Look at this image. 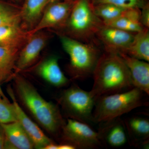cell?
Here are the masks:
<instances>
[{"label":"cell","mask_w":149,"mask_h":149,"mask_svg":"<svg viewBox=\"0 0 149 149\" xmlns=\"http://www.w3.org/2000/svg\"><path fill=\"white\" fill-rule=\"evenodd\" d=\"M7 92L12 100L17 121L19 123L34 144L35 149H44L49 144L54 142L48 138L41 128L27 116L18 104L13 90L10 86Z\"/></svg>","instance_id":"cell-11"},{"label":"cell","mask_w":149,"mask_h":149,"mask_svg":"<svg viewBox=\"0 0 149 149\" xmlns=\"http://www.w3.org/2000/svg\"><path fill=\"white\" fill-rule=\"evenodd\" d=\"M124 54L149 62V28L145 27L143 30L135 34L132 42Z\"/></svg>","instance_id":"cell-20"},{"label":"cell","mask_w":149,"mask_h":149,"mask_svg":"<svg viewBox=\"0 0 149 149\" xmlns=\"http://www.w3.org/2000/svg\"><path fill=\"white\" fill-rule=\"evenodd\" d=\"M31 35L22 29L20 25L0 27V46L21 49Z\"/></svg>","instance_id":"cell-18"},{"label":"cell","mask_w":149,"mask_h":149,"mask_svg":"<svg viewBox=\"0 0 149 149\" xmlns=\"http://www.w3.org/2000/svg\"><path fill=\"white\" fill-rule=\"evenodd\" d=\"M103 22L93 10L91 0H76L61 34L83 42L95 44V37Z\"/></svg>","instance_id":"cell-4"},{"label":"cell","mask_w":149,"mask_h":149,"mask_svg":"<svg viewBox=\"0 0 149 149\" xmlns=\"http://www.w3.org/2000/svg\"><path fill=\"white\" fill-rule=\"evenodd\" d=\"M136 33L104 24L97 32L96 37L103 44L105 52L118 54L125 53Z\"/></svg>","instance_id":"cell-10"},{"label":"cell","mask_w":149,"mask_h":149,"mask_svg":"<svg viewBox=\"0 0 149 149\" xmlns=\"http://www.w3.org/2000/svg\"><path fill=\"white\" fill-rule=\"evenodd\" d=\"M20 8L0 1V27L20 25Z\"/></svg>","instance_id":"cell-21"},{"label":"cell","mask_w":149,"mask_h":149,"mask_svg":"<svg viewBox=\"0 0 149 149\" xmlns=\"http://www.w3.org/2000/svg\"><path fill=\"white\" fill-rule=\"evenodd\" d=\"M103 23L106 26L115 27L132 33H137L145 28L140 22L123 16L110 21L104 22Z\"/></svg>","instance_id":"cell-23"},{"label":"cell","mask_w":149,"mask_h":149,"mask_svg":"<svg viewBox=\"0 0 149 149\" xmlns=\"http://www.w3.org/2000/svg\"><path fill=\"white\" fill-rule=\"evenodd\" d=\"M13 79L16 97L42 128L59 138L65 121L58 106L43 98L34 86L18 73Z\"/></svg>","instance_id":"cell-1"},{"label":"cell","mask_w":149,"mask_h":149,"mask_svg":"<svg viewBox=\"0 0 149 149\" xmlns=\"http://www.w3.org/2000/svg\"><path fill=\"white\" fill-rule=\"evenodd\" d=\"M56 0H25L20 8V26L27 32L32 31L47 6Z\"/></svg>","instance_id":"cell-12"},{"label":"cell","mask_w":149,"mask_h":149,"mask_svg":"<svg viewBox=\"0 0 149 149\" xmlns=\"http://www.w3.org/2000/svg\"><path fill=\"white\" fill-rule=\"evenodd\" d=\"M106 124L100 131L102 140H105L107 144L113 148H118L126 143L127 136L124 123L119 118Z\"/></svg>","instance_id":"cell-16"},{"label":"cell","mask_w":149,"mask_h":149,"mask_svg":"<svg viewBox=\"0 0 149 149\" xmlns=\"http://www.w3.org/2000/svg\"><path fill=\"white\" fill-rule=\"evenodd\" d=\"M63 49L70 58L68 72L73 80H84L93 75L101 54L94 43L83 42L58 35Z\"/></svg>","instance_id":"cell-5"},{"label":"cell","mask_w":149,"mask_h":149,"mask_svg":"<svg viewBox=\"0 0 149 149\" xmlns=\"http://www.w3.org/2000/svg\"><path fill=\"white\" fill-rule=\"evenodd\" d=\"M124 125L133 143L147 145L149 143V120L147 118L134 116L127 118Z\"/></svg>","instance_id":"cell-19"},{"label":"cell","mask_w":149,"mask_h":149,"mask_svg":"<svg viewBox=\"0 0 149 149\" xmlns=\"http://www.w3.org/2000/svg\"><path fill=\"white\" fill-rule=\"evenodd\" d=\"M1 82H0V95L1 96L3 99H6V100H8V98L6 97L4 93L3 92L1 87Z\"/></svg>","instance_id":"cell-28"},{"label":"cell","mask_w":149,"mask_h":149,"mask_svg":"<svg viewBox=\"0 0 149 149\" xmlns=\"http://www.w3.org/2000/svg\"><path fill=\"white\" fill-rule=\"evenodd\" d=\"M145 94L140 89L133 88L99 98L93 110V121L97 123L109 122L137 108L147 106Z\"/></svg>","instance_id":"cell-3"},{"label":"cell","mask_w":149,"mask_h":149,"mask_svg":"<svg viewBox=\"0 0 149 149\" xmlns=\"http://www.w3.org/2000/svg\"><path fill=\"white\" fill-rule=\"evenodd\" d=\"M123 59L130 71L135 88L149 95V63L124 53L118 54Z\"/></svg>","instance_id":"cell-13"},{"label":"cell","mask_w":149,"mask_h":149,"mask_svg":"<svg viewBox=\"0 0 149 149\" xmlns=\"http://www.w3.org/2000/svg\"><path fill=\"white\" fill-rule=\"evenodd\" d=\"M95 100L91 92L74 84L63 90L58 102L67 118L88 123L93 121Z\"/></svg>","instance_id":"cell-6"},{"label":"cell","mask_w":149,"mask_h":149,"mask_svg":"<svg viewBox=\"0 0 149 149\" xmlns=\"http://www.w3.org/2000/svg\"><path fill=\"white\" fill-rule=\"evenodd\" d=\"M50 37V35L44 30L31 34L19 51L15 68L16 74L34 64L45 47Z\"/></svg>","instance_id":"cell-9"},{"label":"cell","mask_w":149,"mask_h":149,"mask_svg":"<svg viewBox=\"0 0 149 149\" xmlns=\"http://www.w3.org/2000/svg\"><path fill=\"white\" fill-rule=\"evenodd\" d=\"M141 22L144 27L149 28V3L141 9Z\"/></svg>","instance_id":"cell-26"},{"label":"cell","mask_w":149,"mask_h":149,"mask_svg":"<svg viewBox=\"0 0 149 149\" xmlns=\"http://www.w3.org/2000/svg\"><path fill=\"white\" fill-rule=\"evenodd\" d=\"M17 121L13 103L0 95V123H9Z\"/></svg>","instance_id":"cell-25"},{"label":"cell","mask_w":149,"mask_h":149,"mask_svg":"<svg viewBox=\"0 0 149 149\" xmlns=\"http://www.w3.org/2000/svg\"><path fill=\"white\" fill-rule=\"evenodd\" d=\"M1 123L6 137L4 149L35 148L33 142L18 121Z\"/></svg>","instance_id":"cell-15"},{"label":"cell","mask_w":149,"mask_h":149,"mask_svg":"<svg viewBox=\"0 0 149 149\" xmlns=\"http://www.w3.org/2000/svg\"><path fill=\"white\" fill-rule=\"evenodd\" d=\"M59 139L61 143L68 144L74 149L98 148L102 141L100 132L93 130L88 123L71 118L65 121Z\"/></svg>","instance_id":"cell-7"},{"label":"cell","mask_w":149,"mask_h":149,"mask_svg":"<svg viewBox=\"0 0 149 149\" xmlns=\"http://www.w3.org/2000/svg\"><path fill=\"white\" fill-rule=\"evenodd\" d=\"M20 49L0 46V82L7 83L13 79Z\"/></svg>","instance_id":"cell-17"},{"label":"cell","mask_w":149,"mask_h":149,"mask_svg":"<svg viewBox=\"0 0 149 149\" xmlns=\"http://www.w3.org/2000/svg\"><path fill=\"white\" fill-rule=\"evenodd\" d=\"M57 56H51L41 62L36 68V72L43 80L54 87H64L69 80L62 71Z\"/></svg>","instance_id":"cell-14"},{"label":"cell","mask_w":149,"mask_h":149,"mask_svg":"<svg viewBox=\"0 0 149 149\" xmlns=\"http://www.w3.org/2000/svg\"><path fill=\"white\" fill-rule=\"evenodd\" d=\"M75 1L56 0L46 8L40 21L31 34L46 29H51L57 34L64 29Z\"/></svg>","instance_id":"cell-8"},{"label":"cell","mask_w":149,"mask_h":149,"mask_svg":"<svg viewBox=\"0 0 149 149\" xmlns=\"http://www.w3.org/2000/svg\"><path fill=\"white\" fill-rule=\"evenodd\" d=\"M91 95L95 99L128 91L133 88L130 71L118 54H101L93 72Z\"/></svg>","instance_id":"cell-2"},{"label":"cell","mask_w":149,"mask_h":149,"mask_svg":"<svg viewBox=\"0 0 149 149\" xmlns=\"http://www.w3.org/2000/svg\"><path fill=\"white\" fill-rule=\"evenodd\" d=\"M12 1H19V0H12Z\"/></svg>","instance_id":"cell-29"},{"label":"cell","mask_w":149,"mask_h":149,"mask_svg":"<svg viewBox=\"0 0 149 149\" xmlns=\"http://www.w3.org/2000/svg\"><path fill=\"white\" fill-rule=\"evenodd\" d=\"M93 7L94 13L103 22L110 21L122 16L125 9L108 3L93 4Z\"/></svg>","instance_id":"cell-22"},{"label":"cell","mask_w":149,"mask_h":149,"mask_svg":"<svg viewBox=\"0 0 149 149\" xmlns=\"http://www.w3.org/2000/svg\"><path fill=\"white\" fill-rule=\"evenodd\" d=\"M6 137L4 130L0 123V149H4Z\"/></svg>","instance_id":"cell-27"},{"label":"cell","mask_w":149,"mask_h":149,"mask_svg":"<svg viewBox=\"0 0 149 149\" xmlns=\"http://www.w3.org/2000/svg\"><path fill=\"white\" fill-rule=\"evenodd\" d=\"M72 1H76V0H72Z\"/></svg>","instance_id":"cell-30"},{"label":"cell","mask_w":149,"mask_h":149,"mask_svg":"<svg viewBox=\"0 0 149 149\" xmlns=\"http://www.w3.org/2000/svg\"><path fill=\"white\" fill-rule=\"evenodd\" d=\"M93 4L108 3L127 9L137 8L142 9L149 3L148 0H91Z\"/></svg>","instance_id":"cell-24"}]
</instances>
